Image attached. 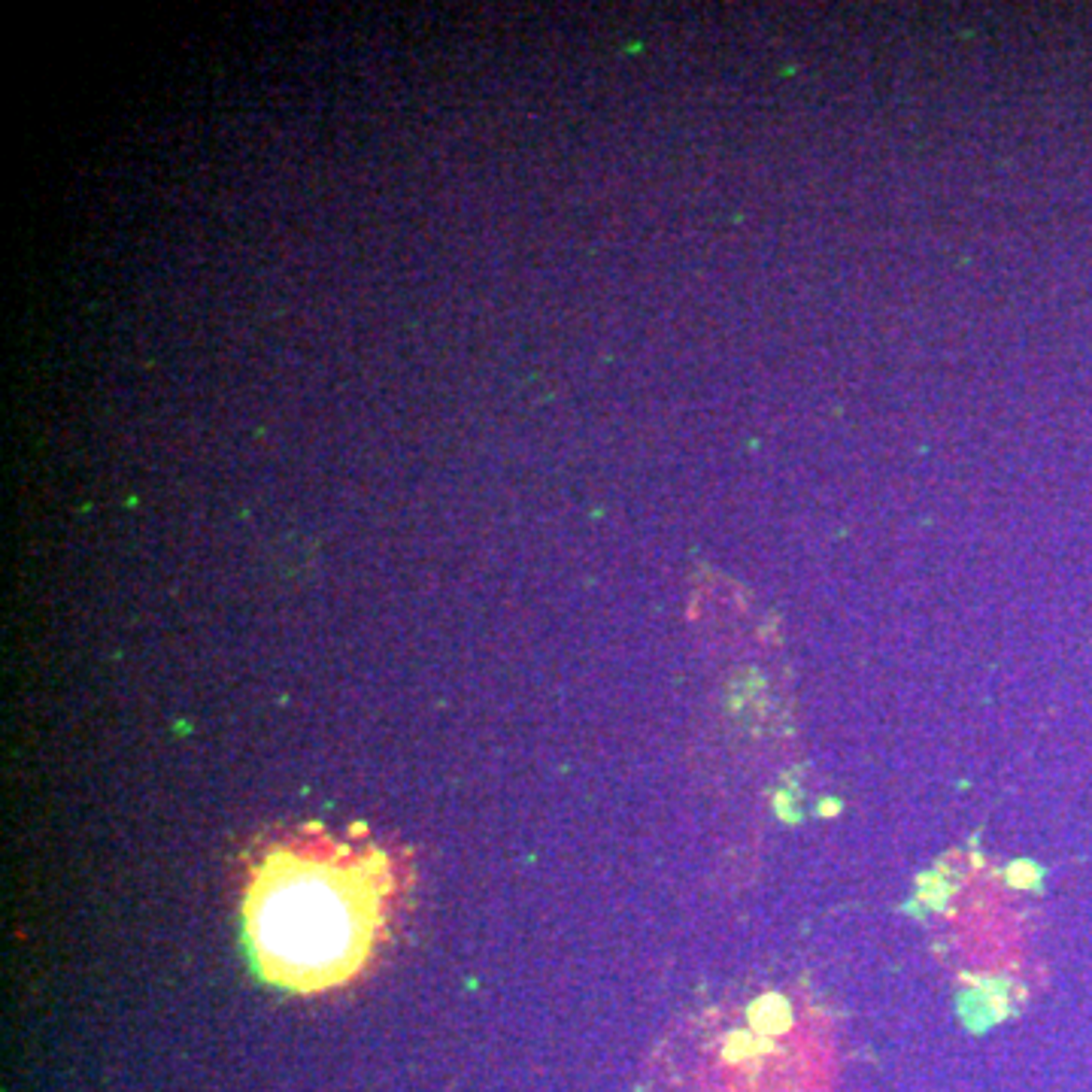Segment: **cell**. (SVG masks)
Segmentation results:
<instances>
[{"mask_svg": "<svg viewBox=\"0 0 1092 1092\" xmlns=\"http://www.w3.org/2000/svg\"><path fill=\"white\" fill-rule=\"evenodd\" d=\"M383 874V856L273 853L246 895V931L261 974L298 992L349 980L371 956Z\"/></svg>", "mask_w": 1092, "mask_h": 1092, "instance_id": "1", "label": "cell"}]
</instances>
